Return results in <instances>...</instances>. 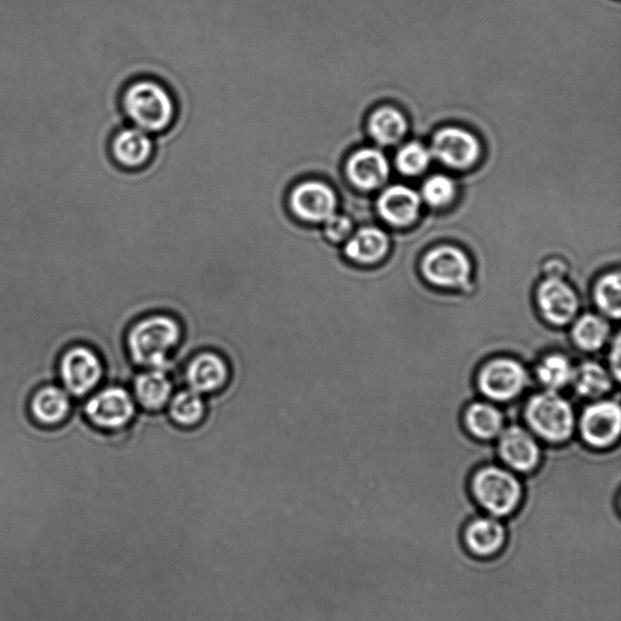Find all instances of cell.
<instances>
[{
  "label": "cell",
  "mask_w": 621,
  "mask_h": 621,
  "mask_svg": "<svg viewBox=\"0 0 621 621\" xmlns=\"http://www.w3.org/2000/svg\"><path fill=\"white\" fill-rule=\"evenodd\" d=\"M182 340L178 319L164 313L140 318L125 334V350L131 362L142 368H165Z\"/></svg>",
  "instance_id": "6da1fadb"
},
{
  "label": "cell",
  "mask_w": 621,
  "mask_h": 621,
  "mask_svg": "<svg viewBox=\"0 0 621 621\" xmlns=\"http://www.w3.org/2000/svg\"><path fill=\"white\" fill-rule=\"evenodd\" d=\"M471 497L484 514L504 520L521 509L524 491L514 472L500 466H484L471 478Z\"/></svg>",
  "instance_id": "7a4b0ae2"
},
{
  "label": "cell",
  "mask_w": 621,
  "mask_h": 621,
  "mask_svg": "<svg viewBox=\"0 0 621 621\" xmlns=\"http://www.w3.org/2000/svg\"><path fill=\"white\" fill-rule=\"evenodd\" d=\"M58 383L73 400L83 401L106 383L104 357L93 345L73 343L65 347L58 360Z\"/></svg>",
  "instance_id": "3957f363"
},
{
  "label": "cell",
  "mask_w": 621,
  "mask_h": 621,
  "mask_svg": "<svg viewBox=\"0 0 621 621\" xmlns=\"http://www.w3.org/2000/svg\"><path fill=\"white\" fill-rule=\"evenodd\" d=\"M81 407L84 418L96 430L118 434L133 423L138 404L127 387L105 383L81 401Z\"/></svg>",
  "instance_id": "277c9868"
},
{
  "label": "cell",
  "mask_w": 621,
  "mask_h": 621,
  "mask_svg": "<svg viewBox=\"0 0 621 621\" xmlns=\"http://www.w3.org/2000/svg\"><path fill=\"white\" fill-rule=\"evenodd\" d=\"M124 110L136 128L146 133L167 129L175 117L172 95L162 84L152 81L130 85L124 94Z\"/></svg>",
  "instance_id": "5b68a950"
},
{
  "label": "cell",
  "mask_w": 621,
  "mask_h": 621,
  "mask_svg": "<svg viewBox=\"0 0 621 621\" xmlns=\"http://www.w3.org/2000/svg\"><path fill=\"white\" fill-rule=\"evenodd\" d=\"M526 420L534 434L550 443H563L573 435L574 410L557 391L537 393L528 401Z\"/></svg>",
  "instance_id": "8992f818"
},
{
  "label": "cell",
  "mask_w": 621,
  "mask_h": 621,
  "mask_svg": "<svg viewBox=\"0 0 621 621\" xmlns=\"http://www.w3.org/2000/svg\"><path fill=\"white\" fill-rule=\"evenodd\" d=\"M427 282L442 289H464L470 286L472 265L463 250L442 246L430 250L421 262Z\"/></svg>",
  "instance_id": "52a82bcc"
},
{
  "label": "cell",
  "mask_w": 621,
  "mask_h": 621,
  "mask_svg": "<svg viewBox=\"0 0 621 621\" xmlns=\"http://www.w3.org/2000/svg\"><path fill=\"white\" fill-rule=\"evenodd\" d=\"M528 383L526 368L514 358L498 357L484 364L478 387L489 400L506 402L520 396Z\"/></svg>",
  "instance_id": "ba28073f"
},
{
  "label": "cell",
  "mask_w": 621,
  "mask_h": 621,
  "mask_svg": "<svg viewBox=\"0 0 621 621\" xmlns=\"http://www.w3.org/2000/svg\"><path fill=\"white\" fill-rule=\"evenodd\" d=\"M461 541L467 555L477 561H493L505 551L507 531L499 518L476 516L466 522Z\"/></svg>",
  "instance_id": "9c48e42d"
},
{
  "label": "cell",
  "mask_w": 621,
  "mask_h": 621,
  "mask_svg": "<svg viewBox=\"0 0 621 621\" xmlns=\"http://www.w3.org/2000/svg\"><path fill=\"white\" fill-rule=\"evenodd\" d=\"M290 209L299 219L319 224L336 214L338 197L326 182L309 180L301 182L290 193Z\"/></svg>",
  "instance_id": "30bf717a"
},
{
  "label": "cell",
  "mask_w": 621,
  "mask_h": 621,
  "mask_svg": "<svg viewBox=\"0 0 621 621\" xmlns=\"http://www.w3.org/2000/svg\"><path fill=\"white\" fill-rule=\"evenodd\" d=\"M431 155L446 167L465 170L475 165L481 155V145L470 131L444 128L434 136Z\"/></svg>",
  "instance_id": "8fae6325"
},
{
  "label": "cell",
  "mask_w": 621,
  "mask_h": 621,
  "mask_svg": "<svg viewBox=\"0 0 621 621\" xmlns=\"http://www.w3.org/2000/svg\"><path fill=\"white\" fill-rule=\"evenodd\" d=\"M580 431L586 443L606 448L618 441L621 431V409L613 401H597L584 410Z\"/></svg>",
  "instance_id": "7c38bea8"
},
{
  "label": "cell",
  "mask_w": 621,
  "mask_h": 621,
  "mask_svg": "<svg viewBox=\"0 0 621 621\" xmlns=\"http://www.w3.org/2000/svg\"><path fill=\"white\" fill-rule=\"evenodd\" d=\"M76 402L59 383H48L32 392L27 409L33 423L56 427L66 423Z\"/></svg>",
  "instance_id": "4fadbf2b"
},
{
  "label": "cell",
  "mask_w": 621,
  "mask_h": 621,
  "mask_svg": "<svg viewBox=\"0 0 621 621\" xmlns=\"http://www.w3.org/2000/svg\"><path fill=\"white\" fill-rule=\"evenodd\" d=\"M537 303L546 321L558 327L571 323L579 310L578 295L563 278L546 277L539 284Z\"/></svg>",
  "instance_id": "5bb4252c"
},
{
  "label": "cell",
  "mask_w": 621,
  "mask_h": 621,
  "mask_svg": "<svg viewBox=\"0 0 621 621\" xmlns=\"http://www.w3.org/2000/svg\"><path fill=\"white\" fill-rule=\"evenodd\" d=\"M499 455L514 472L529 474L540 463V447L535 437L521 426H510L499 435Z\"/></svg>",
  "instance_id": "9a60e30c"
},
{
  "label": "cell",
  "mask_w": 621,
  "mask_h": 621,
  "mask_svg": "<svg viewBox=\"0 0 621 621\" xmlns=\"http://www.w3.org/2000/svg\"><path fill=\"white\" fill-rule=\"evenodd\" d=\"M230 366L220 353L213 351L199 352L193 356L185 368V380L188 389L203 396L213 395L230 380Z\"/></svg>",
  "instance_id": "2e32d148"
},
{
  "label": "cell",
  "mask_w": 621,
  "mask_h": 621,
  "mask_svg": "<svg viewBox=\"0 0 621 621\" xmlns=\"http://www.w3.org/2000/svg\"><path fill=\"white\" fill-rule=\"evenodd\" d=\"M134 400L147 412H159L167 408L174 395L172 378L165 368H145L133 380Z\"/></svg>",
  "instance_id": "e0dca14e"
},
{
  "label": "cell",
  "mask_w": 621,
  "mask_h": 621,
  "mask_svg": "<svg viewBox=\"0 0 621 621\" xmlns=\"http://www.w3.org/2000/svg\"><path fill=\"white\" fill-rule=\"evenodd\" d=\"M347 178L360 190L372 191L384 185L390 174V165L383 152L376 148H362L353 153L346 164Z\"/></svg>",
  "instance_id": "ac0fdd59"
},
{
  "label": "cell",
  "mask_w": 621,
  "mask_h": 621,
  "mask_svg": "<svg viewBox=\"0 0 621 621\" xmlns=\"http://www.w3.org/2000/svg\"><path fill=\"white\" fill-rule=\"evenodd\" d=\"M421 197L407 186L395 185L381 193L378 209L387 224L396 227L412 225L417 220Z\"/></svg>",
  "instance_id": "d6986e66"
},
{
  "label": "cell",
  "mask_w": 621,
  "mask_h": 621,
  "mask_svg": "<svg viewBox=\"0 0 621 621\" xmlns=\"http://www.w3.org/2000/svg\"><path fill=\"white\" fill-rule=\"evenodd\" d=\"M390 241L384 231L364 227L353 233L345 244L346 258L358 265H374L389 253Z\"/></svg>",
  "instance_id": "ffe728a7"
},
{
  "label": "cell",
  "mask_w": 621,
  "mask_h": 621,
  "mask_svg": "<svg viewBox=\"0 0 621 621\" xmlns=\"http://www.w3.org/2000/svg\"><path fill=\"white\" fill-rule=\"evenodd\" d=\"M118 163L128 168L144 165L152 156L153 142L146 131L129 128L119 131L112 145Z\"/></svg>",
  "instance_id": "44dd1931"
},
{
  "label": "cell",
  "mask_w": 621,
  "mask_h": 621,
  "mask_svg": "<svg viewBox=\"0 0 621 621\" xmlns=\"http://www.w3.org/2000/svg\"><path fill=\"white\" fill-rule=\"evenodd\" d=\"M465 425L480 440H493L504 430V415L491 403H472L465 412Z\"/></svg>",
  "instance_id": "7402d4cb"
},
{
  "label": "cell",
  "mask_w": 621,
  "mask_h": 621,
  "mask_svg": "<svg viewBox=\"0 0 621 621\" xmlns=\"http://www.w3.org/2000/svg\"><path fill=\"white\" fill-rule=\"evenodd\" d=\"M572 385L580 397L598 400L612 389V375L600 363L586 361L574 368Z\"/></svg>",
  "instance_id": "603a6c76"
},
{
  "label": "cell",
  "mask_w": 621,
  "mask_h": 621,
  "mask_svg": "<svg viewBox=\"0 0 621 621\" xmlns=\"http://www.w3.org/2000/svg\"><path fill=\"white\" fill-rule=\"evenodd\" d=\"M167 408L170 420L175 425L186 427V429L201 424L207 413L204 396L188 387L174 393Z\"/></svg>",
  "instance_id": "cb8c5ba5"
},
{
  "label": "cell",
  "mask_w": 621,
  "mask_h": 621,
  "mask_svg": "<svg viewBox=\"0 0 621 621\" xmlns=\"http://www.w3.org/2000/svg\"><path fill=\"white\" fill-rule=\"evenodd\" d=\"M369 134L380 145H395L407 133V119L396 108L383 107L370 116Z\"/></svg>",
  "instance_id": "d4e9b609"
},
{
  "label": "cell",
  "mask_w": 621,
  "mask_h": 621,
  "mask_svg": "<svg viewBox=\"0 0 621 621\" xmlns=\"http://www.w3.org/2000/svg\"><path fill=\"white\" fill-rule=\"evenodd\" d=\"M611 327L607 319L595 313H586L575 321L572 336L575 345L584 351H597L607 343Z\"/></svg>",
  "instance_id": "484cf974"
},
{
  "label": "cell",
  "mask_w": 621,
  "mask_h": 621,
  "mask_svg": "<svg viewBox=\"0 0 621 621\" xmlns=\"http://www.w3.org/2000/svg\"><path fill=\"white\" fill-rule=\"evenodd\" d=\"M574 367L567 356L551 353L540 361L537 376L546 390L558 391L572 384Z\"/></svg>",
  "instance_id": "4316f807"
},
{
  "label": "cell",
  "mask_w": 621,
  "mask_h": 621,
  "mask_svg": "<svg viewBox=\"0 0 621 621\" xmlns=\"http://www.w3.org/2000/svg\"><path fill=\"white\" fill-rule=\"evenodd\" d=\"M620 273L611 272L598 279L594 296L595 301L606 316L619 319L621 315V284Z\"/></svg>",
  "instance_id": "83f0119b"
},
{
  "label": "cell",
  "mask_w": 621,
  "mask_h": 621,
  "mask_svg": "<svg viewBox=\"0 0 621 621\" xmlns=\"http://www.w3.org/2000/svg\"><path fill=\"white\" fill-rule=\"evenodd\" d=\"M431 152L418 142H410L397 153L396 165L404 175H419L424 173L431 162Z\"/></svg>",
  "instance_id": "f1b7e54d"
},
{
  "label": "cell",
  "mask_w": 621,
  "mask_h": 621,
  "mask_svg": "<svg viewBox=\"0 0 621 621\" xmlns=\"http://www.w3.org/2000/svg\"><path fill=\"white\" fill-rule=\"evenodd\" d=\"M457 193L454 181L446 175H434L425 181L421 197L431 207L441 208L453 201Z\"/></svg>",
  "instance_id": "f546056e"
},
{
  "label": "cell",
  "mask_w": 621,
  "mask_h": 621,
  "mask_svg": "<svg viewBox=\"0 0 621 621\" xmlns=\"http://www.w3.org/2000/svg\"><path fill=\"white\" fill-rule=\"evenodd\" d=\"M324 224V235L333 243L346 242L352 235V221L345 215L334 214Z\"/></svg>",
  "instance_id": "4dcf8cb0"
},
{
  "label": "cell",
  "mask_w": 621,
  "mask_h": 621,
  "mask_svg": "<svg viewBox=\"0 0 621 621\" xmlns=\"http://www.w3.org/2000/svg\"><path fill=\"white\" fill-rule=\"evenodd\" d=\"M566 270L567 266L564 265V262L557 259L546 262L545 265L546 277L563 278Z\"/></svg>",
  "instance_id": "1f68e13d"
},
{
  "label": "cell",
  "mask_w": 621,
  "mask_h": 621,
  "mask_svg": "<svg viewBox=\"0 0 621 621\" xmlns=\"http://www.w3.org/2000/svg\"><path fill=\"white\" fill-rule=\"evenodd\" d=\"M609 361H611L612 373L614 374L615 379H619V376H620V338H619V335H617V338H615L614 347L611 352V358H609Z\"/></svg>",
  "instance_id": "d6a6232c"
}]
</instances>
